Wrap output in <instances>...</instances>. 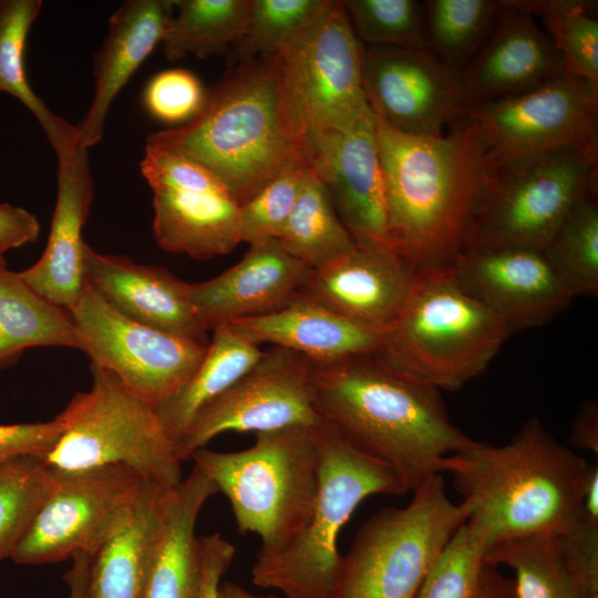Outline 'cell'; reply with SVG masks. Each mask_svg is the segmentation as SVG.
I'll return each mask as SVG.
<instances>
[{"label": "cell", "mask_w": 598, "mask_h": 598, "mask_svg": "<svg viewBox=\"0 0 598 598\" xmlns=\"http://www.w3.org/2000/svg\"><path fill=\"white\" fill-rule=\"evenodd\" d=\"M311 391L321 422L386 465L406 492L441 474L446 456L475 441L451 422L441 391L401 375L374 353L313 363Z\"/></svg>", "instance_id": "obj_1"}, {"label": "cell", "mask_w": 598, "mask_h": 598, "mask_svg": "<svg viewBox=\"0 0 598 598\" xmlns=\"http://www.w3.org/2000/svg\"><path fill=\"white\" fill-rule=\"evenodd\" d=\"M389 243L415 271L451 267L491 174L485 147L461 115L441 136L398 132L375 118Z\"/></svg>", "instance_id": "obj_2"}, {"label": "cell", "mask_w": 598, "mask_h": 598, "mask_svg": "<svg viewBox=\"0 0 598 598\" xmlns=\"http://www.w3.org/2000/svg\"><path fill=\"white\" fill-rule=\"evenodd\" d=\"M306 130L286 87L279 55L234 66L209 90L187 123L152 133L146 144L205 166L240 206L272 178L302 162Z\"/></svg>", "instance_id": "obj_3"}, {"label": "cell", "mask_w": 598, "mask_h": 598, "mask_svg": "<svg viewBox=\"0 0 598 598\" xmlns=\"http://www.w3.org/2000/svg\"><path fill=\"white\" fill-rule=\"evenodd\" d=\"M589 464L532 417L502 446L474 441L442 461L486 550L528 535H561L581 514Z\"/></svg>", "instance_id": "obj_4"}, {"label": "cell", "mask_w": 598, "mask_h": 598, "mask_svg": "<svg viewBox=\"0 0 598 598\" xmlns=\"http://www.w3.org/2000/svg\"><path fill=\"white\" fill-rule=\"evenodd\" d=\"M511 330L461 285L453 266L415 271L396 321L375 357L421 384L460 390L481 375Z\"/></svg>", "instance_id": "obj_5"}, {"label": "cell", "mask_w": 598, "mask_h": 598, "mask_svg": "<svg viewBox=\"0 0 598 598\" xmlns=\"http://www.w3.org/2000/svg\"><path fill=\"white\" fill-rule=\"evenodd\" d=\"M319 454V487L306 526L281 550L259 553L252 582L281 591L285 598H330L342 556L340 530L355 508L372 495H403L396 475L360 451L331 426H313Z\"/></svg>", "instance_id": "obj_6"}, {"label": "cell", "mask_w": 598, "mask_h": 598, "mask_svg": "<svg viewBox=\"0 0 598 598\" xmlns=\"http://www.w3.org/2000/svg\"><path fill=\"white\" fill-rule=\"evenodd\" d=\"M252 446L236 452L205 447L189 458L230 503L237 529L261 542L259 553L283 549L306 526L319 487L313 427L256 433Z\"/></svg>", "instance_id": "obj_7"}, {"label": "cell", "mask_w": 598, "mask_h": 598, "mask_svg": "<svg viewBox=\"0 0 598 598\" xmlns=\"http://www.w3.org/2000/svg\"><path fill=\"white\" fill-rule=\"evenodd\" d=\"M405 507L378 511L342 556L330 598H415L456 530L468 519L447 496L441 474L429 477Z\"/></svg>", "instance_id": "obj_8"}, {"label": "cell", "mask_w": 598, "mask_h": 598, "mask_svg": "<svg viewBox=\"0 0 598 598\" xmlns=\"http://www.w3.org/2000/svg\"><path fill=\"white\" fill-rule=\"evenodd\" d=\"M92 385L55 416L62 433L44 457L60 471L122 464L147 483L172 488L182 480L175 445L155 410L115 374L91 363Z\"/></svg>", "instance_id": "obj_9"}, {"label": "cell", "mask_w": 598, "mask_h": 598, "mask_svg": "<svg viewBox=\"0 0 598 598\" xmlns=\"http://www.w3.org/2000/svg\"><path fill=\"white\" fill-rule=\"evenodd\" d=\"M597 172L598 153L577 148L538 153L492 169L464 250H544L571 208L597 193Z\"/></svg>", "instance_id": "obj_10"}, {"label": "cell", "mask_w": 598, "mask_h": 598, "mask_svg": "<svg viewBox=\"0 0 598 598\" xmlns=\"http://www.w3.org/2000/svg\"><path fill=\"white\" fill-rule=\"evenodd\" d=\"M492 169L561 148L598 153V84L565 72L530 90L464 109Z\"/></svg>", "instance_id": "obj_11"}, {"label": "cell", "mask_w": 598, "mask_h": 598, "mask_svg": "<svg viewBox=\"0 0 598 598\" xmlns=\"http://www.w3.org/2000/svg\"><path fill=\"white\" fill-rule=\"evenodd\" d=\"M143 483L122 464L55 468L51 489L10 559L34 566L76 553L92 557L128 520Z\"/></svg>", "instance_id": "obj_12"}, {"label": "cell", "mask_w": 598, "mask_h": 598, "mask_svg": "<svg viewBox=\"0 0 598 598\" xmlns=\"http://www.w3.org/2000/svg\"><path fill=\"white\" fill-rule=\"evenodd\" d=\"M70 313L91 363L111 371L154 410L189 379L208 344L123 316L86 281Z\"/></svg>", "instance_id": "obj_13"}, {"label": "cell", "mask_w": 598, "mask_h": 598, "mask_svg": "<svg viewBox=\"0 0 598 598\" xmlns=\"http://www.w3.org/2000/svg\"><path fill=\"white\" fill-rule=\"evenodd\" d=\"M288 95L306 131H350L375 120L362 75L363 44L343 1L280 55Z\"/></svg>", "instance_id": "obj_14"}, {"label": "cell", "mask_w": 598, "mask_h": 598, "mask_svg": "<svg viewBox=\"0 0 598 598\" xmlns=\"http://www.w3.org/2000/svg\"><path fill=\"white\" fill-rule=\"evenodd\" d=\"M313 362L281 347L256 363L193 419L175 452L181 462L225 432L260 433L321 423L311 391Z\"/></svg>", "instance_id": "obj_15"}, {"label": "cell", "mask_w": 598, "mask_h": 598, "mask_svg": "<svg viewBox=\"0 0 598 598\" xmlns=\"http://www.w3.org/2000/svg\"><path fill=\"white\" fill-rule=\"evenodd\" d=\"M153 192V233L165 251L209 259L241 243L240 207L223 182L174 152L156 155L146 171Z\"/></svg>", "instance_id": "obj_16"}, {"label": "cell", "mask_w": 598, "mask_h": 598, "mask_svg": "<svg viewBox=\"0 0 598 598\" xmlns=\"http://www.w3.org/2000/svg\"><path fill=\"white\" fill-rule=\"evenodd\" d=\"M362 75L374 117L398 132L441 136L463 114L461 71L430 50L363 45Z\"/></svg>", "instance_id": "obj_17"}, {"label": "cell", "mask_w": 598, "mask_h": 598, "mask_svg": "<svg viewBox=\"0 0 598 598\" xmlns=\"http://www.w3.org/2000/svg\"><path fill=\"white\" fill-rule=\"evenodd\" d=\"M453 268L463 288L512 333L548 323L574 299L543 249L464 250Z\"/></svg>", "instance_id": "obj_18"}, {"label": "cell", "mask_w": 598, "mask_h": 598, "mask_svg": "<svg viewBox=\"0 0 598 598\" xmlns=\"http://www.w3.org/2000/svg\"><path fill=\"white\" fill-rule=\"evenodd\" d=\"M301 155L327 188L354 241L390 246L375 120L350 131H306Z\"/></svg>", "instance_id": "obj_19"}, {"label": "cell", "mask_w": 598, "mask_h": 598, "mask_svg": "<svg viewBox=\"0 0 598 598\" xmlns=\"http://www.w3.org/2000/svg\"><path fill=\"white\" fill-rule=\"evenodd\" d=\"M415 270L389 245L354 241L347 252L310 270L300 293L367 328L385 332L409 298Z\"/></svg>", "instance_id": "obj_20"}, {"label": "cell", "mask_w": 598, "mask_h": 598, "mask_svg": "<svg viewBox=\"0 0 598 598\" xmlns=\"http://www.w3.org/2000/svg\"><path fill=\"white\" fill-rule=\"evenodd\" d=\"M85 281L116 311L144 326L207 344L190 300V283L166 268L101 254L84 244Z\"/></svg>", "instance_id": "obj_21"}, {"label": "cell", "mask_w": 598, "mask_h": 598, "mask_svg": "<svg viewBox=\"0 0 598 598\" xmlns=\"http://www.w3.org/2000/svg\"><path fill=\"white\" fill-rule=\"evenodd\" d=\"M502 7L486 41L461 71L464 109L530 90L564 72L533 17Z\"/></svg>", "instance_id": "obj_22"}, {"label": "cell", "mask_w": 598, "mask_h": 598, "mask_svg": "<svg viewBox=\"0 0 598 598\" xmlns=\"http://www.w3.org/2000/svg\"><path fill=\"white\" fill-rule=\"evenodd\" d=\"M309 272L271 239L250 245L236 265L217 277L190 283V300L208 331L282 308L300 292Z\"/></svg>", "instance_id": "obj_23"}, {"label": "cell", "mask_w": 598, "mask_h": 598, "mask_svg": "<svg viewBox=\"0 0 598 598\" xmlns=\"http://www.w3.org/2000/svg\"><path fill=\"white\" fill-rule=\"evenodd\" d=\"M58 189L51 229L40 259L20 271L41 297L68 311L84 285L82 229L94 196L87 150L78 146L58 156Z\"/></svg>", "instance_id": "obj_24"}, {"label": "cell", "mask_w": 598, "mask_h": 598, "mask_svg": "<svg viewBox=\"0 0 598 598\" xmlns=\"http://www.w3.org/2000/svg\"><path fill=\"white\" fill-rule=\"evenodd\" d=\"M173 12V0H127L111 16L107 34L93 60L94 95L76 126L79 146L87 150L102 140L115 97L161 44Z\"/></svg>", "instance_id": "obj_25"}, {"label": "cell", "mask_w": 598, "mask_h": 598, "mask_svg": "<svg viewBox=\"0 0 598 598\" xmlns=\"http://www.w3.org/2000/svg\"><path fill=\"white\" fill-rule=\"evenodd\" d=\"M229 323L257 346L267 342L289 349L313 363L374 353L384 336V332L351 321L300 292L274 312Z\"/></svg>", "instance_id": "obj_26"}, {"label": "cell", "mask_w": 598, "mask_h": 598, "mask_svg": "<svg viewBox=\"0 0 598 598\" xmlns=\"http://www.w3.org/2000/svg\"><path fill=\"white\" fill-rule=\"evenodd\" d=\"M216 493L214 483L195 465L167 491L140 598H198L202 565L195 527L206 501Z\"/></svg>", "instance_id": "obj_27"}, {"label": "cell", "mask_w": 598, "mask_h": 598, "mask_svg": "<svg viewBox=\"0 0 598 598\" xmlns=\"http://www.w3.org/2000/svg\"><path fill=\"white\" fill-rule=\"evenodd\" d=\"M168 489L143 483L128 520L91 557L85 598H140Z\"/></svg>", "instance_id": "obj_28"}, {"label": "cell", "mask_w": 598, "mask_h": 598, "mask_svg": "<svg viewBox=\"0 0 598 598\" xmlns=\"http://www.w3.org/2000/svg\"><path fill=\"white\" fill-rule=\"evenodd\" d=\"M206 352L183 386L155 409L169 440L183 437L195 415L225 392L259 359L262 351L231 323L213 329Z\"/></svg>", "instance_id": "obj_29"}, {"label": "cell", "mask_w": 598, "mask_h": 598, "mask_svg": "<svg viewBox=\"0 0 598 598\" xmlns=\"http://www.w3.org/2000/svg\"><path fill=\"white\" fill-rule=\"evenodd\" d=\"M32 347L80 349L70 311L37 293L0 257V369Z\"/></svg>", "instance_id": "obj_30"}, {"label": "cell", "mask_w": 598, "mask_h": 598, "mask_svg": "<svg viewBox=\"0 0 598 598\" xmlns=\"http://www.w3.org/2000/svg\"><path fill=\"white\" fill-rule=\"evenodd\" d=\"M41 8V0H0V92L33 114L58 156L79 146L76 126L51 112L34 93L24 65L27 38Z\"/></svg>", "instance_id": "obj_31"}, {"label": "cell", "mask_w": 598, "mask_h": 598, "mask_svg": "<svg viewBox=\"0 0 598 598\" xmlns=\"http://www.w3.org/2000/svg\"><path fill=\"white\" fill-rule=\"evenodd\" d=\"M276 240L309 270L328 265L354 245L330 194L308 167L301 190Z\"/></svg>", "instance_id": "obj_32"}, {"label": "cell", "mask_w": 598, "mask_h": 598, "mask_svg": "<svg viewBox=\"0 0 598 598\" xmlns=\"http://www.w3.org/2000/svg\"><path fill=\"white\" fill-rule=\"evenodd\" d=\"M161 45L176 62L189 54L200 59L228 53L241 37L251 0H173Z\"/></svg>", "instance_id": "obj_33"}, {"label": "cell", "mask_w": 598, "mask_h": 598, "mask_svg": "<svg viewBox=\"0 0 598 598\" xmlns=\"http://www.w3.org/2000/svg\"><path fill=\"white\" fill-rule=\"evenodd\" d=\"M503 6L538 17L557 50L564 72L598 84L597 1L503 0Z\"/></svg>", "instance_id": "obj_34"}, {"label": "cell", "mask_w": 598, "mask_h": 598, "mask_svg": "<svg viewBox=\"0 0 598 598\" xmlns=\"http://www.w3.org/2000/svg\"><path fill=\"white\" fill-rule=\"evenodd\" d=\"M334 0H251L241 37L228 52L229 66L280 55L306 38Z\"/></svg>", "instance_id": "obj_35"}, {"label": "cell", "mask_w": 598, "mask_h": 598, "mask_svg": "<svg viewBox=\"0 0 598 598\" xmlns=\"http://www.w3.org/2000/svg\"><path fill=\"white\" fill-rule=\"evenodd\" d=\"M485 561L514 571L517 598H588L570 574L556 535H528L489 547Z\"/></svg>", "instance_id": "obj_36"}, {"label": "cell", "mask_w": 598, "mask_h": 598, "mask_svg": "<svg viewBox=\"0 0 598 598\" xmlns=\"http://www.w3.org/2000/svg\"><path fill=\"white\" fill-rule=\"evenodd\" d=\"M503 10L498 0H429L423 3L429 50L462 71L486 41Z\"/></svg>", "instance_id": "obj_37"}, {"label": "cell", "mask_w": 598, "mask_h": 598, "mask_svg": "<svg viewBox=\"0 0 598 598\" xmlns=\"http://www.w3.org/2000/svg\"><path fill=\"white\" fill-rule=\"evenodd\" d=\"M55 468L44 456L0 462V563L10 558L45 501Z\"/></svg>", "instance_id": "obj_38"}, {"label": "cell", "mask_w": 598, "mask_h": 598, "mask_svg": "<svg viewBox=\"0 0 598 598\" xmlns=\"http://www.w3.org/2000/svg\"><path fill=\"white\" fill-rule=\"evenodd\" d=\"M574 298L598 295L597 193L581 198L544 249Z\"/></svg>", "instance_id": "obj_39"}, {"label": "cell", "mask_w": 598, "mask_h": 598, "mask_svg": "<svg viewBox=\"0 0 598 598\" xmlns=\"http://www.w3.org/2000/svg\"><path fill=\"white\" fill-rule=\"evenodd\" d=\"M350 24L363 45L429 50L423 4L414 0H346Z\"/></svg>", "instance_id": "obj_40"}, {"label": "cell", "mask_w": 598, "mask_h": 598, "mask_svg": "<svg viewBox=\"0 0 598 598\" xmlns=\"http://www.w3.org/2000/svg\"><path fill=\"white\" fill-rule=\"evenodd\" d=\"M485 554V544L466 520L445 546L415 598H472Z\"/></svg>", "instance_id": "obj_41"}, {"label": "cell", "mask_w": 598, "mask_h": 598, "mask_svg": "<svg viewBox=\"0 0 598 598\" xmlns=\"http://www.w3.org/2000/svg\"><path fill=\"white\" fill-rule=\"evenodd\" d=\"M303 163L282 172L240 207L241 241L250 245L277 239L301 190Z\"/></svg>", "instance_id": "obj_42"}, {"label": "cell", "mask_w": 598, "mask_h": 598, "mask_svg": "<svg viewBox=\"0 0 598 598\" xmlns=\"http://www.w3.org/2000/svg\"><path fill=\"white\" fill-rule=\"evenodd\" d=\"M206 97L199 79L184 69H171L155 74L145 86L143 103L157 121L183 125L202 109Z\"/></svg>", "instance_id": "obj_43"}, {"label": "cell", "mask_w": 598, "mask_h": 598, "mask_svg": "<svg viewBox=\"0 0 598 598\" xmlns=\"http://www.w3.org/2000/svg\"><path fill=\"white\" fill-rule=\"evenodd\" d=\"M557 538L563 558L584 595L598 596V517L581 512Z\"/></svg>", "instance_id": "obj_44"}, {"label": "cell", "mask_w": 598, "mask_h": 598, "mask_svg": "<svg viewBox=\"0 0 598 598\" xmlns=\"http://www.w3.org/2000/svg\"><path fill=\"white\" fill-rule=\"evenodd\" d=\"M62 433L61 423L49 422L0 425V462L24 456H47Z\"/></svg>", "instance_id": "obj_45"}, {"label": "cell", "mask_w": 598, "mask_h": 598, "mask_svg": "<svg viewBox=\"0 0 598 598\" xmlns=\"http://www.w3.org/2000/svg\"><path fill=\"white\" fill-rule=\"evenodd\" d=\"M198 542L202 565L198 598H219L220 580L234 559L236 547L218 533L202 536Z\"/></svg>", "instance_id": "obj_46"}, {"label": "cell", "mask_w": 598, "mask_h": 598, "mask_svg": "<svg viewBox=\"0 0 598 598\" xmlns=\"http://www.w3.org/2000/svg\"><path fill=\"white\" fill-rule=\"evenodd\" d=\"M40 230L33 214L22 207L0 204V257L10 249L34 243Z\"/></svg>", "instance_id": "obj_47"}, {"label": "cell", "mask_w": 598, "mask_h": 598, "mask_svg": "<svg viewBox=\"0 0 598 598\" xmlns=\"http://www.w3.org/2000/svg\"><path fill=\"white\" fill-rule=\"evenodd\" d=\"M570 445L598 453V403L596 400H588L578 409L571 425Z\"/></svg>", "instance_id": "obj_48"}, {"label": "cell", "mask_w": 598, "mask_h": 598, "mask_svg": "<svg viewBox=\"0 0 598 598\" xmlns=\"http://www.w3.org/2000/svg\"><path fill=\"white\" fill-rule=\"evenodd\" d=\"M472 598H517L512 579L485 561Z\"/></svg>", "instance_id": "obj_49"}, {"label": "cell", "mask_w": 598, "mask_h": 598, "mask_svg": "<svg viewBox=\"0 0 598 598\" xmlns=\"http://www.w3.org/2000/svg\"><path fill=\"white\" fill-rule=\"evenodd\" d=\"M70 569L64 574L68 585V598H85V588L91 557L76 553L72 558Z\"/></svg>", "instance_id": "obj_50"}, {"label": "cell", "mask_w": 598, "mask_h": 598, "mask_svg": "<svg viewBox=\"0 0 598 598\" xmlns=\"http://www.w3.org/2000/svg\"><path fill=\"white\" fill-rule=\"evenodd\" d=\"M218 595L219 598H285L274 595H255L231 581L220 582Z\"/></svg>", "instance_id": "obj_51"}, {"label": "cell", "mask_w": 598, "mask_h": 598, "mask_svg": "<svg viewBox=\"0 0 598 598\" xmlns=\"http://www.w3.org/2000/svg\"><path fill=\"white\" fill-rule=\"evenodd\" d=\"M588 598H598V596H591V597H588Z\"/></svg>", "instance_id": "obj_52"}]
</instances>
